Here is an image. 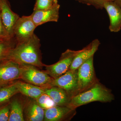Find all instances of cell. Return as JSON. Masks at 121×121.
<instances>
[{
	"label": "cell",
	"instance_id": "6da1fadb",
	"mask_svg": "<svg viewBox=\"0 0 121 121\" xmlns=\"http://www.w3.org/2000/svg\"><path fill=\"white\" fill-rule=\"evenodd\" d=\"M40 40L35 34L27 41L17 43L7 59L23 65L35 66L42 69L46 65L42 62Z\"/></svg>",
	"mask_w": 121,
	"mask_h": 121
},
{
	"label": "cell",
	"instance_id": "7a4b0ae2",
	"mask_svg": "<svg viewBox=\"0 0 121 121\" xmlns=\"http://www.w3.org/2000/svg\"><path fill=\"white\" fill-rule=\"evenodd\" d=\"M114 99L111 91L99 82L72 98L69 107L76 109L93 102H111Z\"/></svg>",
	"mask_w": 121,
	"mask_h": 121
},
{
	"label": "cell",
	"instance_id": "3957f363",
	"mask_svg": "<svg viewBox=\"0 0 121 121\" xmlns=\"http://www.w3.org/2000/svg\"><path fill=\"white\" fill-rule=\"evenodd\" d=\"M56 86L66 91L72 98L79 93L78 83V69L75 71L69 70L60 77L53 79L44 88Z\"/></svg>",
	"mask_w": 121,
	"mask_h": 121
},
{
	"label": "cell",
	"instance_id": "277c9868",
	"mask_svg": "<svg viewBox=\"0 0 121 121\" xmlns=\"http://www.w3.org/2000/svg\"><path fill=\"white\" fill-rule=\"evenodd\" d=\"M79 93L87 90L99 82L95 74L94 66V56L83 63L78 69Z\"/></svg>",
	"mask_w": 121,
	"mask_h": 121
},
{
	"label": "cell",
	"instance_id": "5b68a950",
	"mask_svg": "<svg viewBox=\"0 0 121 121\" xmlns=\"http://www.w3.org/2000/svg\"><path fill=\"white\" fill-rule=\"evenodd\" d=\"M25 65L11 60L0 62V86L20 80Z\"/></svg>",
	"mask_w": 121,
	"mask_h": 121
},
{
	"label": "cell",
	"instance_id": "8992f818",
	"mask_svg": "<svg viewBox=\"0 0 121 121\" xmlns=\"http://www.w3.org/2000/svg\"><path fill=\"white\" fill-rule=\"evenodd\" d=\"M79 51L67 49L61 54L59 61L45 66V71L53 79L59 78L69 70L74 58Z\"/></svg>",
	"mask_w": 121,
	"mask_h": 121
},
{
	"label": "cell",
	"instance_id": "52a82bcc",
	"mask_svg": "<svg viewBox=\"0 0 121 121\" xmlns=\"http://www.w3.org/2000/svg\"><path fill=\"white\" fill-rule=\"evenodd\" d=\"M39 69L32 65H25L21 79L24 82L43 88L53 78L45 70H41Z\"/></svg>",
	"mask_w": 121,
	"mask_h": 121
},
{
	"label": "cell",
	"instance_id": "ba28073f",
	"mask_svg": "<svg viewBox=\"0 0 121 121\" xmlns=\"http://www.w3.org/2000/svg\"><path fill=\"white\" fill-rule=\"evenodd\" d=\"M37 26L31 16L19 17L15 24L13 30V36L17 43L27 41L34 35Z\"/></svg>",
	"mask_w": 121,
	"mask_h": 121
},
{
	"label": "cell",
	"instance_id": "9c48e42d",
	"mask_svg": "<svg viewBox=\"0 0 121 121\" xmlns=\"http://www.w3.org/2000/svg\"><path fill=\"white\" fill-rule=\"evenodd\" d=\"M76 109L70 107L56 105L44 110L43 121H69L76 115Z\"/></svg>",
	"mask_w": 121,
	"mask_h": 121
},
{
	"label": "cell",
	"instance_id": "30bf717a",
	"mask_svg": "<svg viewBox=\"0 0 121 121\" xmlns=\"http://www.w3.org/2000/svg\"><path fill=\"white\" fill-rule=\"evenodd\" d=\"M0 13L9 36L14 37L13 29L19 16L12 10L8 0H0Z\"/></svg>",
	"mask_w": 121,
	"mask_h": 121
},
{
	"label": "cell",
	"instance_id": "8fae6325",
	"mask_svg": "<svg viewBox=\"0 0 121 121\" xmlns=\"http://www.w3.org/2000/svg\"><path fill=\"white\" fill-rule=\"evenodd\" d=\"M24 114L25 121H43L44 110L34 99L28 97L23 99Z\"/></svg>",
	"mask_w": 121,
	"mask_h": 121
},
{
	"label": "cell",
	"instance_id": "7c38bea8",
	"mask_svg": "<svg viewBox=\"0 0 121 121\" xmlns=\"http://www.w3.org/2000/svg\"><path fill=\"white\" fill-rule=\"evenodd\" d=\"M100 44L99 40L95 39L86 47L79 50L78 54L74 58L69 70L75 71L77 70L84 62L91 57L94 56Z\"/></svg>",
	"mask_w": 121,
	"mask_h": 121
},
{
	"label": "cell",
	"instance_id": "4fadbf2b",
	"mask_svg": "<svg viewBox=\"0 0 121 121\" xmlns=\"http://www.w3.org/2000/svg\"><path fill=\"white\" fill-rule=\"evenodd\" d=\"M104 8L108 13L110 19L109 29L111 32H117L121 29V8L114 0L106 1Z\"/></svg>",
	"mask_w": 121,
	"mask_h": 121
},
{
	"label": "cell",
	"instance_id": "5bb4252c",
	"mask_svg": "<svg viewBox=\"0 0 121 121\" xmlns=\"http://www.w3.org/2000/svg\"><path fill=\"white\" fill-rule=\"evenodd\" d=\"M60 5L58 4L52 8L43 11H33L30 15L37 27L48 22H57L59 17Z\"/></svg>",
	"mask_w": 121,
	"mask_h": 121
},
{
	"label": "cell",
	"instance_id": "9a60e30c",
	"mask_svg": "<svg viewBox=\"0 0 121 121\" xmlns=\"http://www.w3.org/2000/svg\"><path fill=\"white\" fill-rule=\"evenodd\" d=\"M45 93L48 95L57 105L69 106L71 98L63 89L58 87L45 88Z\"/></svg>",
	"mask_w": 121,
	"mask_h": 121
},
{
	"label": "cell",
	"instance_id": "2e32d148",
	"mask_svg": "<svg viewBox=\"0 0 121 121\" xmlns=\"http://www.w3.org/2000/svg\"><path fill=\"white\" fill-rule=\"evenodd\" d=\"M19 93L25 97L36 99L45 93V88L19 80L15 82Z\"/></svg>",
	"mask_w": 121,
	"mask_h": 121
},
{
	"label": "cell",
	"instance_id": "e0dca14e",
	"mask_svg": "<svg viewBox=\"0 0 121 121\" xmlns=\"http://www.w3.org/2000/svg\"><path fill=\"white\" fill-rule=\"evenodd\" d=\"M10 115L9 121H25L24 114L23 99L14 98L10 101Z\"/></svg>",
	"mask_w": 121,
	"mask_h": 121
},
{
	"label": "cell",
	"instance_id": "ac0fdd59",
	"mask_svg": "<svg viewBox=\"0 0 121 121\" xmlns=\"http://www.w3.org/2000/svg\"><path fill=\"white\" fill-rule=\"evenodd\" d=\"M19 93L15 82L0 86V106L9 102L14 95Z\"/></svg>",
	"mask_w": 121,
	"mask_h": 121
},
{
	"label": "cell",
	"instance_id": "d6986e66",
	"mask_svg": "<svg viewBox=\"0 0 121 121\" xmlns=\"http://www.w3.org/2000/svg\"><path fill=\"white\" fill-rule=\"evenodd\" d=\"M17 43L14 37L0 40V62L7 59L9 52Z\"/></svg>",
	"mask_w": 121,
	"mask_h": 121
},
{
	"label": "cell",
	"instance_id": "ffe728a7",
	"mask_svg": "<svg viewBox=\"0 0 121 121\" xmlns=\"http://www.w3.org/2000/svg\"><path fill=\"white\" fill-rule=\"evenodd\" d=\"M35 99L39 106L44 110L56 105L53 100L45 93Z\"/></svg>",
	"mask_w": 121,
	"mask_h": 121
},
{
	"label": "cell",
	"instance_id": "44dd1931",
	"mask_svg": "<svg viewBox=\"0 0 121 121\" xmlns=\"http://www.w3.org/2000/svg\"><path fill=\"white\" fill-rule=\"evenodd\" d=\"M58 4L49 0H36L33 11H43L52 8Z\"/></svg>",
	"mask_w": 121,
	"mask_h": 121
},
{
	"label": "cell",
	"instance_id": "7402d4cb",
	"mask_svg": "<svg viewBox=\"0 0 121 121\" xmlns=\"http://www.w3.org/2000/svg\"><path fill=\"white\" fill-rule=\"evenodd\" d=\"M76 1L87 5H92L97 9H103L104 8V4L105 2L109 1L114 0H75Z\"/></svg>",
	"mask_w": 121,
	"mask_h": 121
},
{
	"label": "cell",
	"instance_id": "603a6c76",
	"mask_svg": "<svg viewBox=\"0 0 121 121\" xmlns=\"http://www.w3.org/2000/svg\"><path fill=\"white\" fill-rule=\"evenodd\" d=\"M10 109V101L0 106V121H9Z\"/></svg>",
	"mask_w": 121,
	"mask_h": 121
},
{
	"label": "cell",
	"instance_id": "cb8c5ba5",
	"mask_svg": "<svg viewBox=\"0 0 121 121\" xmlns=\"http://www.w3.org/2000/svg\"><path fill=\"white\" fill-rule=\"evenodd\" d=\"M9 37H9L8 35L7 30L5 29L4 25L2 22L1 16L0 13V40L4 39Z\"/></svg>",
	"mask_w": 121,
	"mask_h": 121
},
{
	"label": "cell",
	"instance_id": "d4e9b609",
	"mask_svg": "<svg viewBox=\"0 0 121 121\" xmlns=\"http://www.w3.org/2000/svg\"><path fill=\"white\" fill-rule=\"evenodd\" d=\"M114 1L121 8V0H114Z\"/></svg>",
	"mask_w": 121,
	"mask_h": 121
},
{
	"label": "cell",
	"instance_id": "484cf974",
	"mask_svg": "<svg viewBox=\"0 0 121 121\" xmlns=\"http://www.w3.org/2000/svg\"><path fill=\"white\" fill-rule=\"evenodd\" d=\"M49 0L52 1V2H54L56 4H58V0Z\"/></svg>",
	"mask_w": 121,
	"mask_h": 121
}]
</instances>
